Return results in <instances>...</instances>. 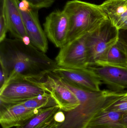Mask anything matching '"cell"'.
<instances>
[{"mask_svg":"<svg viewBox=\"0 0 127 128\" xmlns=\"http://www.w3.org/2000/svg\"><path fill=\"white\" fill-rule=\"evenodd\" d=\"M106 65L127 68V53L118 40L109 50L102 66Z\"/></svg>","mask_w":127,"mask_h":128,"instance_id":"17","label":"cell"},{"mask_svg":"<svg viewBox=\"0 0 127 128\" xmlns=\"http://www.w3.org/2000/svg\"><path fill=\"white\" fill-rule=\"evenodd\" d=\"M86 34L68 42L60 48L55 59L58 67L72 68L88 67Z\"/></svg>","mask_w":127,"mask_h":128,"instance_id":"6","label":"cell"},{"mask_svg":"<svg viewBox=\"0 0 127 128\" xmlns=\"http://www.w3.org/2000/svg\"><path fill=\"white\" fill-rule=\"evenodd\" d=\"M63 10L69 20L67 42L91 32L107 18L99 5L79 0L69 1Z\"/></svg>","mask_w":127,"mask_h":128,"instance_id":"3","label":"cell"},{"mask_svg":"<svg viewBox=\"0 0 127 128\" xmlns=\"http://www.w3.org/2000/svg\"><path fill=\"white\" fill-rule=\"evenodd\" d=\"M0 103V124L2 128L21 126L40 110L28 108L21 103L8 104L1 102Z\"/></svg>","mask_w":127,"mask_h":128,"instance_id":"11","label":"cell"},{"mask_svg":"<svg viewBox=\"0 0 127 128\" xmlns=\"http://www.w3.org/2000/svg\"><path fill=\"white\" fill-rule=\"evenodd\" d=\"M87 68L111 90L122 92L127 88V68L109 65Z\"/></svg>","mask_w":127,"mask_h":128,"instance_id":"12","label":"cell"},{"mask_svg":"<svg viewBox=\"0 0 127 128\" xmlns=\"http://www.w3.org/2000/svg\"><path fill=\"white\" fill-rule=\"evenodd\" d=\"M121 121L123 124L127 128V112L123 114L122 117Z\"/></svg>","mask_w":127,"mask_h":128,"instance_id":"25","label":"cell"},{"mask_svg":"<svg viewBox=\"0 0 127 128\" xmlns=\"http://www.w3.org/2000/svg\"><path fill=\"white\" fill-rule=\"evenodd\" d=\"M123 114L120 112L103 110L92 118L86 128H126L122 122Z\"/></svg>","mask_w":127,"mask_h":128,"instance_id":"15","label":"cell"},{"mask_svg":"<svg viewBox=\"0 0 127 128\" xmlns=\"http://www.w3.org/2000/svg\"><path fill=\"white\" fill-rule=\"evenodd\" d=\"M52 73L62 80L84 90L99 91L100 86L103 84L88 68H72L58 67Z\"/></svg>","mask_w":127,"mask_h":128,"instance_id":"8","label":"cell"},{"mask_svg":"<svg viewBox=\"0 0 127 128\" xmlns=\"http://www.w3.org/2000/svg\"><path fill=\"white\" fill-rule=\"evenodd\" d=\"M42 84L54 98L61 110L69 112L80 105V101L74 92L52 73L46 75Z\"/></svg>","mask_w":127,"mask_h":128,"instance_id":"9","label":"cell"},{"mask_svg":"<svg viewBox=\"0 0 127 128\" xmlns=\"http://www.w3.org/2000/svg\"><path fill=\"white\" fill-rule=\"evenodd\" d=\"M104 110L120 112L123 114L127 112V91L124 95L110 104Z\"/></svg>","mask_w":127,"mask_h":128,"instance_id":"19","label":"cell"},{"mask_svg":"<svg viewBox=\"0 0 127 128\" xmlns=\"http://www.w3.org/2000/svg\"><path fill=\"white\" fill-rule=\"evenodd\" d=\"M57 124V123L54 119L52 122L42 128H56Z\"/></svg>","mask_w":127,"mask_h":128,"instance_id":"24","label":"cell"},{"mask_svg":"<svg viewBox=\"0 0 127 128\" xmlns=\"http://www.w3.org/2000/svg\"><path fill=\"white\" fill-rule=\"evenodd\" d=\"M58 105L43 108L33 116L24 124L16 128H42L52 122L60 110Z\"/></svg>","mask_w":127,"mask_h":128,"instance_id":"16","label":"cell"},{"mask_svg":"<svg viewBox=\"0 0 127 128\" xmlns=\"http://www.w3.org/2000/svg\"><path fill=\"white\" fill-rule=\"evenodd\" d=\"M119 30L107 18L99 26L86 34L88 67L102 66L110 48L118 41Z\"/></svg>","mask_w":127,"mask_h":128,"instance_id":"4","label":"cell"},{"mask_svg":"<svg viewBox=\"0 0 127 128\" xmlns=\"http://www.w3.org/2000/svg\"><path fill=\"white\" fill-rule=\"evenodd\" d=\"M99 6L118 30L127 29V0H107Z\"/></svg>","mask_w":127,"mask_h":128,"instance_id":"14","label":"cell"},{"mask_svg":"<svg viewBox=\"0 0 127 128\" xmlns=\"http://www.w3.org/2000/svg\"><path fill=\"white\" fill-rule=\"evenodd\" d=\"M43 26L47 38L56 47L60 48L67 42L69 20L63 10L51 13L45 18Z\"/></svg>","mask_w":127,"mask_h":128,"instance_id":"10","label":"cell"},{"mask_svg":"<svg viewBox=\"0 0 127 128\" xmlns=\"http://www.w3.org/2000/svg\"><path fill=\"white\" fill-rule=\"evenodd\" d=\"M61 80L75 94L80 104L71 111L62 110L65 116L64 120L62 122H57L56 128H86L90 120L98 112L106 109L127 92L111 90L88 91Z\"/></svg>","mask_w":127,"mask_h":128,"instance_id":"2","label":"cell"},{"mask_svg":"<svg viewBox=\"0 0 127 128\" xmlns=\"http://www.w3.org/2000/svg\"><path fill=\"white\" fill-rule=\"evenodd\" d=\"M21 103L26 107L36 110L58 105L54 98L49 92H47Z\"/></svg>","mask_w":127,"mask_h":128,"instance_id":"18","label":"cell"},{"mask_svg":"<svg viewBox=\"0 0 127 128\" xmlns=\"http://www.w3.org/2000/svg\"><path fill=\"white\" fill-rule=\"evenodd\" d=\"M118 41L123 46L127 53V29L119 30Z\"/></svg>","mask_w":127,"mask_h":128,"instance_id":"21","label":"cell"},{"mask_svg":"<svg viewBox=\"0 0 127 128\" xmlns=\"http://www.w3.org/2000/svg\"><path fill=\"white\" fill-rule=\"evenodd\" d=\"M0 43V62L7 72V82L18 75L42 81L58 67L55 60L30 43L6 38Z\"/></svg>","mask_w":127,"mask_h":128,"instance_id":"1","label":"cell"},{"mask_svg":"<svg viewBox=\"0 0 127 128\" xmlns=\"http://www.w3.org/2000/svg\"><path fill=\"white\" fill-rule=\"evenodd\" d=\"M0 89L5 85L8 80V75L7 72L3 64L0 62Z\"/></svg>","mask_w":127,"mask_h":128,"instance_id":"22","label":"cell"},{"mask_svg":"<svg viewBox=\"0 0 127 128\" xmlns=\"http://www.w3.org/2000/svg\"><path fill=\"white\" fill-rule=\"evenodd\" d=\"M27 2L31 8L36 10L51 6L55 0H21Z\"/></svg>","mask_w":127,"mask_h":128,"instance_id":"20","label":"cell"},{"mask_svg":"<svg viewBox=\"0 0 127 128\" xmlns=\"http://www.w3.org/2000/svg\"><path fill=\"white\" fill-rule=\"evenodd\" d=\"M42 81L17 75L0 89V102L8 104L21 103L48 92L42 86Z\"/></svg>","mask_w":127,"mask_h":128,"instance_id":"5","label":"cell"},{"mask_svg":"<svg viewBox=\"0 0 127 128\" xmlns=\"http://www.w3.org/2000/svg\"><path fill=\"white\" fill-rule=\"evenodd\" d=\"M19 8L30 42L45 53L48 50L47 38L40 24L38 10L31 8L27 2L19 3Z\"/></svg>","mask_w":127,"mask_h":128,"instance_id":"7","label":"cell"},{"mask_svg":"<svg viewBox=\"0 0 127 128\" xmlns=\"http://www.w3.org/2000/svg\"><path fill=\"white\" fill-rule=\"evenodd\" d=\"M19 0H7L6 7L8 31L16 39L30 42L19 8Z\"/></svg>","mask_w":127,"mask_h":128,"instance_id":"13","label":"cell"},{"mask_svg":"<svg viewBox=\"0 0 127 128\" xmlns=\"http://www.w3.org/2000/svg\"><path fill=\"white\" fill-rule=\"evenodd\" d=\"M6 2L7 0H0V20L7 21Z\"/></svg>","mask_w":127,"mask_h":128,"instance_id":"23","label":"cell"}]
</instances>
